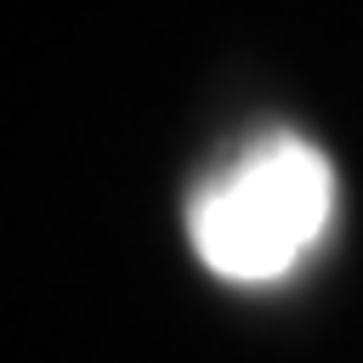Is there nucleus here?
Listing matches in <instances>:
<instances>
[{
    "label": "nucleus",
    "mask_w": 363,
    "mask_h": 363,
    "mask_svg": "<svg viewBox=\"0 0 363 363\" xmlns=\"http://www.w3.org/2000/svg\"><path fill=\"white\" fill-rule=\"evenodd\" d=\"M335 221V164L301 136H261L227 170H216L193 210L187 233L199 261L227 284H278L289 278Z\"/></svg>",
    "instance_id": "f257e3e1"
}]
</instances>
